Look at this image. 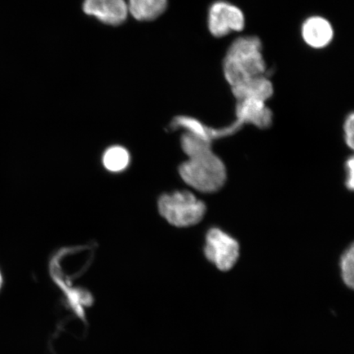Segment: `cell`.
Returning <instances> with one entry per match:
<instances>
[{
    "label": "cell",
    "instance_id": "cell-1",
    "mask_svg": "<svg viewBox=\"0 0 354 354\" xmlns=\"http://www.w3.org/2000/svg\"><path fill=\"white\" fill-rule=\"evenodd\" d=\"M223 73L231 87L252 77L268 76L261 39L256 35L234 39L224 57Z\"/></svg>",
    "mask_w": 354,
    "mask_h": 354
},
{
    "label": "cell",
    "instance_id": "cell-2",
    "mask_svg": "<svg viewBox=\"0 0 354 354\" xmlns=\"http://www.w3.org/2000/svg\"><path fill=\"white\" fill-rule=\"evenodd\" d=\"M178 172L185 184L203 194L219 192L228 176L227 166L212 149L188 158L179 166Z\"/></svg>",
    "mask_w": 354,
    "mask_h": 354
},
{
    "label": "cell",
    "instance_id": "cell-3",
    "mask_svg": "<svg viewBox=\"0 0 354 354\" xmlns=\"http://www.w3.org/2000/svg\"><path fill=\"white\" fill-rule=\"evenodd\" d=\"M159 214L168 223L178 228L198 225L206 215L205 203L189 190H176L158 198Z\"/></svg>",
    "mask_w": 354,
    "mask_h": 354
},
{
    "label": "cell",
    "instance_id": "cell-4",
    "mask_svg": "<svg viewBox=\"0 0 354 354\" xmlns=\"http://www.w3.org/2000/svg\"><path fill=\"white\" fill-rule=\"evenodd\" d=\"M203 255L220 272H227L234 268L241 257V245L232 234L218 227L207 230Z\"/></svg>",
    "mask_w": 354,
    "mask_h": 354
},
{
    "label": "cell",
    "instance_id": "cell-5",
    "mask_svg": "<svg viewBox=\"0 0 354 354\" xmlns=\"http://www.w3.org/2000/svg\"><path fill=\"white\" fill-rule=\"evenodd\" d=\"M245 26V15L236 6L225 0H218L210 6L207 28L214 37L221 38L232 32H241Z\"/></svg>",
    "mask_w": 354,
    "mask_h": 354
},
{
    "label": "cell",
    "instance_id": "cell-6",
    "mask_svg": "<svg viewBox=\"0 0 354 354\" xmlns=\"http://www.w3.org/2000/svg\"><path fill=\"white\" fill-rule=\"evenodd\" d=\"M236 121L252 125L260 130H267L273 123V113L267 103L258 100H238L236 105Z\"/></svg>",
    "mask_w": 354,
    "mask_h": 354
},
{
    "label": "cell",
    "instance_id": "cell-7",
    "mask_svg": "<svg viewBox=\"0 0 354 354\" xmlns=\"http://www.w3.org/2000/svg\"><path fill=\"white\" fill-rule=\"evenodd\" d=\"M83 10L86 15L112 26L122 24L128 15L125 0H85Z\"/></svg>",
    "mask_w": 354,
    "mask_h": 354
},
{
    "label": "cell",
    "instance_id": "cell-8",
    "mask_svg": "<svg viewBox=\"0 0 354 354\" xmlns=\"http://www.w3.org/2000/svg\"><path fill=\"white\" fill-rule=\"evenodd\" d=\"M302 37L309 47L320 50L333 41L334 29L330 22L321 16H313L304 21Z\"/></svg>",
    "mask_w": 354,
    "mask_h": 354
},
{
    "label": "cell",
    "instance_id": "cell-9",
    "mask_svg": "<svg viewBox=\"0 0 354 354\" xmlns=\"http://www.w3.org/2000/svg\"><path fill=\"white\" fill-rule=\"evenodd\" d=\"M231 88L236 101L258 100L267 103L274 94L273 84L267 75L248 79Z\"/></svg>",
    "mask_w": 354,
    "mask_h": 354
},
{
    "label": "cell",
    "instance_id": "cell-10",
    "mask_svg": "<svg viewBox=\"0 0 354 354\" xmlns=\"http://www.w3.org/2000/svg\"><path fill=\"white\" fill-rule=\"evenodd\" d=\"M169 127L171 131L183 130L212 143L218 140V128L207 126L196 118L177 116L172 119Z\"/></svg>",
    "mask_w": 354,
    "mask_h": 354
},
{
    "label": "cell",
    "instance_id": "cell-11",
    "mask_svg": "<svg viewBox=\"0 0 354 354\" xmlns=\"http://www.w3.org/2000/svg\"><path fill=\"white\" fill-rule=\"evenodd\" d=\"M128 12L139 21H152L162 15L167 0H128Z\"/></svg>",
    "mask_w": 354,
    "mask_h": 354
},
{
    "label": "cell",
    "instance_id": "cell-12",
    "mask_svg": "<svg viewBox=\"0 0 354 354\" xmlns=\"http://www.w3.org/2000/svg\"><path fill=\"white\" fill-rule=\"evenodd\" d=\"M102 163L106 170L119 174L127 169L131 163V154L121 145H113L105 150Z\"/></svg>",
    "mask_w": 354,
    "mask_h": 354
},
{
    "label": "cell",
    "instance_id": "cell-13",
    "mask_svg": "<svg viewBox=\"0 0 354 354\" xmlns=\"http://www.w3.org/2000/svg\"><path fill=\"white\" fill-rule=\"evenodd\" d=\"M340 277L344 285L353 290L354 287V245L351 243L344 250L339 259Z\"/></svg>",
    "mask_w": 354,
    "mask_h": 354
},
{
    "label": "cell",
    "instance_id": "cell-14",
    "mask_svg": "<svg viewBox=\"0 0 354 354\" xmlns=\"http://www.w3.org/2000/svg\"><path fill=\"white\" fill-rule=\"evenodd\" d=\"M344 142L351 149L354 148V114L349 113L343 123Z\"/></svg>",
    "mask_w": 354,
    "mask_h": 354
},
{
    "label": "cell",
    "instance_id": "cell-15",
    "mask_svg": "<svg viewBox=\"0 0 354 354\" xmlns=\"http://www.w3.org/2000/svg\"><path fill=\"white\" fill-rule=\"evenodd\" d=\"M344 185L349 192L354 189V158L353 155L344 163Z\"/></svg>",
    "mask_w": 354,
    "mask_h": 354
},
{
    "label": "cell",
    "instance_id": "cell-16",
    "mask_svg": "<svg viewBox=\"0 0 354 354\" xmlns=\"http://www.w3.org/2000/svg\"><path fill=\"white\" fill-rule=\"evenodd\" d=\"M3 284V278L1 272V270H0V290H1Z\"/></svg>",
    "mask_w": 354,
    "mask_h": 354
}]
</instances>
